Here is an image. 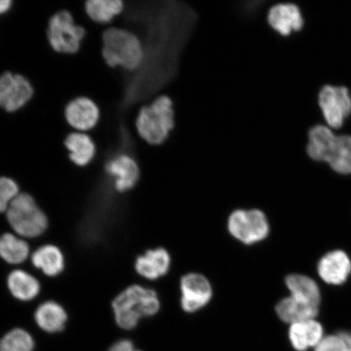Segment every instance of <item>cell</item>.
Wrapping results in <instances>:
<instances>
[{"instance_id": "6da1fadb", "label": "cell", "mask_w": 351, "mask_h": 351, "mask_svg": "<svg viewBox=\"0 0 351 351\" xmlns=\"http://www.w3.org/2000/svg\"><path fill=\"white\" fill-rule=\"evenodd\" d=\"M160 307L158 293L152 289L138 285L125 289L112 302L117 326L126 330L137 327L143 317L156 315Z\"/></svg>"}, {"instance_id": "7a4b0ae2", "label": "cell", "mask_w": 351, "mask_h": 351, "mask_svg": "<svg viewBox=\"0 0 351 351\" xmlns=\"http://www.w3.org/2000/svg\"><path fill=\"white\" fill-rule=\"evenodd\" d=\"M102 54L111 68L137 69L144 59L141 42L135 34L120 28H109L103 34Z\"/></svg>"}, {"instance_id": "3957f363", "label": "cell", "mask_w": 351, "mask_h": 351, "mask_svg": "<svg viewBox=\"0 0 351 351\" xmlns=\"http://www.w3.org/2000/svg\"><path fill=\"white\" fill-rule=\"evenodd\" d=\"M174 125L173 102L168 96H160L140 110L136 121L139 135L152 145L165 143Z\"/></svg>"}, {"instance_id": "277c9868", "label": "cell", "mask_w": 351, "mask_h": 351, "mask_svg": "<svg viewBox=\"0 0 351 351\" xmlns=\"http://www.w3.org/2000/svg\"><path fill=\"white\" fill-rule=\"evenodd\" d=\"M7 217L16 234L25 238H36L47 228L46 215L27 194L16 197L7 210Z\"/></svg>"}, {"instance_id": "5b68a950", "label": "cell", "mask_w": 351, "mask_h": 351, "mask_svg": "<svg viewBox=\"0 0 351 351\" xmlns=\"http://www.w3.org/2000/svg\"><path fill=\"white\" fill-rule=\"evenodd\" d=\"M228 231L245 245L265 241L270 234V223L266 214L256 208L237 209L228 218Z\"/></svg>"}, {"instance_id": "8992f818", "label": "cell", "mask_w": 351, "mask_h": 351, "mask_svg": "<svg viewBox=\"0 0 351 351\" xmlns=\"http://www.w3.org/2000/svg\"><path fill=\"white\" fill-rule=\"evenodd\" d=\"M85 34L84 28L75 23L71 13L68 11L55 13L48 23V42L53 50L60 53H76Z\"/></svg>"}, {"instance_id": "52a82bcc", "label": "cell", "mask_w": 351, "mask_h": 351, "mask_svg": "<svg viewBox=\"0 0 351 351\" xmlns=\"http://www.w3.org/2000/svg\"><path fill=\"white\" fill-rule=\"evenodd\" d=\"M180 304L186 313H195L209 304L213 288L208 278L201 274L188 273L180 280Z\"/></svg>"}, {"instance_id": "ba28073f", "label": "cell", "mask_w": 351, "mask_h": 351, "mask_svg": "<svg viewBox=\"0 0 351 351\" xmlns=\"http://www.w3.org/2000/svg\"><path fill=\"white\" fill-rule=\"evenodd\" d=\"M34 88L27 78L10 72L0 75V108L19 111L33 98Z\"/></svg>"}, {"instance_id": "9c48e42d", "label": "cell", "mask_w": 351, "mask_h": 351, "mask_svg": "<svg viewBox=\"0 0 351 351\" xmlns=\"http://www.w3.org/2000/svg\"><path fill=\"white\" fill-rule=\"evenodd\" d=\"M324 119L332 128H339L351 112V98L346 87L326 86L319 95Z\"/></svg>"}, {"instance_id": "30bf717a", "label": "cell", "mask_w": 351, "mask_h": 351, "mask_svg": "<svg viewBox=\"0 0 351 351\" xmlns=\"http://www.w3.org/2000/svg\"><path fill=\"white\" fill-rule=\"evenodd\" d=\"M68 124L78 132L90 130L98 124L99 109L93 100L78 97L70 101L65 108Z\"/></svg>"}, {"instance_id": "8fae6325", "label": "cell", "mask_w": 351, "mask_h": 351, "mask_svg": "<svg viewBox=\"0 0 351 351\" xmlns=\"http://www.w3.org/2000/svg\"><path fill=\"white\" fill-rule=\"evenodd\" d=\"M106 172L113 178L114 186L119 192L131 190L137 184L140 172L137 162L128 155H120L110 160L106 166Z\"/></svg>"}, {"instance_id": "7c38bea8", "label": "cell", "mask_w": 351, "mask_h": 351, "mask_svg": "<svg viewBox=\"0 0 351 351\" xmlns=\"http://www.w3.org/2000/svg\"><path fill=\"white\" fill-rule=\"evenodd\" d=\"M172 263L170 254L166 249L159 247L149 250L135 262V269L143 278L156 280L169 274Z\"/></svg>"}, {"instance_id": "4fadbf2b", "label": "cell", "mask_w": 351, "mask_h": 351, "mask_svg": "<svg viewBox=\"0 0 351 351\" xmlns=\"http://www.w3.org/2000/svg\"><path fill=\"white\" fill-rule=\"evenodd\" d=\"M318 273L324 282L328 284H342L351 273L350 258L344 252H329L320 260Z\"/></svg>"}, {"instance_id": "5bb4252c", "label": "cell", "mask_w": 351, "mask_h": 351, "mask_svg": "<svg viewBox=\"0 0 351 351\" xmlns=\"http://www.w3.org/2000/svg\"><path fill=\"white\" fill-rule=\"evenodd\" d=\"M323 339V327L315 319L302 320L289 326V339L293 348L298 351L315 349Z\"/></svg>"}, {"instance_id": "9a60e30c", "label": "cell", "mask_w": 351, "mask_h": 351, "mask_svg": "<svg viewBox=\"0 0 351 351\" xmlns=\"http://www.w3.org/2000/svg\"><path fill=\"white\" fill-rule=\"evenodd\" d=\"M267 20L271 27L284 36L298 32L304 25L300 8L292 3L278 4L271 8Z\"/></svg>"}, {"instance_id": "2e32d148", "label": "cell", "mask_w": 351, "mask_h": 351, "mask_svg": "<svg viewBox=\"0 0 351 351\" xmlns=\"http://www.w3.org/2000/svg\"><path fill=\"white\" fill-rule=\"evenodd\" d=\"M276 313L280 319L289 324L315 319L319 313V306L289 295L276 305Z\"/></svg>"}, {"instance_id": "e0dca14e", "label": "cell", "mask_w": 351, "mask_h": 351, "mask_svg": "<svg viewBox=\"0 0 351 351\" xmlns=\"http://www.w3.org/2000/svg\"><path fill=\"white\" fill-rule=\"evenodd\" d=\"M64 146L69 152V159L77 166L89 165L95 156L96 147L93 140L82 132L69 134L65 138Z\"/></svg>"}, {"instance_id": "ac0fdd59", "label": "cell", "mask_w": 351, "mask_h": 351, "mask_svg": "<svg viewBox=\"0 0 351 351\" xmlns=\"http://www.w3.org/2000/svg\"><path fill=\"white\" fill-rule=\"evenodd\" d=\"M337 136L326 126L317 125L309 133L307 154L315 160L328 162L335 148Z\"/></svg>"}, {"instance_id": "d6986e66", "label": "cell", "mask_w": 351, "mask_h": 351, "mask_svg": "<svg viewBox=\"0 0 351 351\" xmlns=\"http://www.w3.org/2000/svg\"><path fill=\"white\" fill-rule=\"evenodd\" d=\"M34 318L43 331L54 333L63 330L68 317L62 306L55 302L48 301L38 306Z\"/></svg>"}, {"instance_id": "ffe728a7", "label": "cell", "mask_w": 351, "mask_h": 351, "mask_svg": "<svg viewBox=\"0 0 351 351\" xmlns=\"http://www.w3.org/2000/svg\"><path fill=\"white\" fill-rule=\"evenodd\" d=\"M8 287L12 295L22 301L34 300L40 291L38 280L22 270L12 271L8 278Z\"/></svg>"}, {"instance_id": "44dd1931", "label": "cell", "mask_w": 351, "mask_h": 351, "mask_svg": "<svg viewBox=\"0 0 351 351\" xmlns=\"http://www.w3.org/2000/svg\"><path fill=\"white\" fill-rule=\"evenodd\" d=\"M33 265L49 276L59 275L64 267L62 253L52 245H43L35 251L32 256Z\"/></svg>"}, {"instance_id": "7402d4cb", "label": "cell", "mask_w": 351, "mask_h": 351, "mask_svg": "<svg viewBox=\"0 0 351 351\" xmlns=\"http://www.w3.org/2000/svg\"><path fill=\"white\" fill-rule=\"evenodd\" d=\"M285 285L291 296L302 298L315 305L319 306L320 292L315 280L301 274L289 275L285 278Z\"/></svg>"}, {"instance_id": "603a6c76", "label": "cell", "mask_w": 351, "mask_h": 351, "mask_svg": "<svg viewBox=\"0 0 351 351\" xmlns=\"http://www.w3.org/2000/svg\"><path fill=\"white\" fill-rule=\"evenodd\" d=\"M86 14L97 23H108L124 10L121 0H89L85 3Z\"/></svg>"}, {"instance_id": "cb8c5ba5", "label": "cell", "mask_w": 351, "mask_h": 351, "mask_svg": "<svg viewBox=\"0 0 351 351\" xmlns=\"http://www.w3.org/2000/svg\"><path fill=\"white\" fill-rule=\"evenodd\" d=\"M29 254V245L19 237L4 234L0 238V257L7 263L19 265L27 258Z\"/></svg>"}, {"instance_id": "d4e9b609", "label": "cell", "mask_w": 351, "mask_h": 351, "mask_svg": "<svg viewBox=\"0 0 351 351\" xmlns=\"http://www.w3.org/2000/svg\"><path fill=\"white\" fill-rule=\"evenodd\" d=\"M327 163L337 173H351V136H337L335 148Z\"/></svg>"}, {"instance_id": "484cf974", "label": "cell", "mask_w": 351, "mask_h": 351, "mask_svg": "<svg viewBox=\"0 0 351 351\" xmlns=\"http://www.w3.org/2000/svg\"><path fill=\"white\" fill-rule=\"evenodd\" d=\"M34 348L33 337L21 328L8 332L0 341V351H33Z\"/></svg>"}, {"instance_id": "4316f807", "label": "cell", "mask_w": 351, "mask_h": 351, "mask_svg": "<svg viewBox=\"0 0 351 351\" xmlns=\"http://www.w3.org/2000/svg\"><path fill=\"white\" fill-rule=\"evenodd\" d=\"M19 187L12 179L0 177V213L5 212L19 195Z\"/></svg>"}, {"instance_id": "83f0119b", "label": "cell", "mask_w": 351, "mask_h": 351, "mask_svg": "<svg viewBox=\"0 0 351 351\" xmlns=\"http://www.w3.org/2000/svg\"><path fill=\"white\" fill-rule=\"evenodd\" d=\"M315 351H346V349L343 341L337 335L324 337Z\"/></svg>"}, {"instance_id": "f1b7e54d", "label": "cell", "mask_w": 351, "mask_h": 351, "mask_svg": "<svg viewBox=\"0 0 351 351\" xmlns=\"http://www.w3.org/2000/svg\"><path fill=\"white\" fill-rule=\"evenodd\" d=\"M133 342L130 340L123 339L118 341L111 346L108 351H134Z\"/></svg>"}, {"instance_id": "f546056e", "label": "cell", "mask_w": 351, "mask_h": 351, "mask_svg": "<svg viewBox=\"0 0 351 351\" xmlns=\"http://www.w3.org/2000/svg\"><path fill=\"white\" fill-rule=\"evenodd\" d=\"M339 335L344 342L346 351H351V332H342Z\"/></svg>"}, {"instance_id": "4dcf8cb0", "label": "cell", "mask_w": 351, "mask_h": 351, "mask_svg": "<svg viewBox=\"0 0 351 351\" xmlns=\"http://www.w3.org/2000/svg\"><path fill=\"white\" fill-rule=\"evenodd\" d=\"M13 2L11 0H0V15L4 14L12 8Z\"/></svg>"}, {"instance_id": "1f68e13d", "label": "cell", "mask_w": 351, "mask_h": 351, "mask_svg": "<svg viewBox=\"0 0 351 351\" xmlns=\"http://www.w3.org/2000/svg\"><path fill=\"white\" fill-rule=\"evenodd\" d=\"M134 351H141V350H137V349H135Z\"/></svg>"}]
</instances>
